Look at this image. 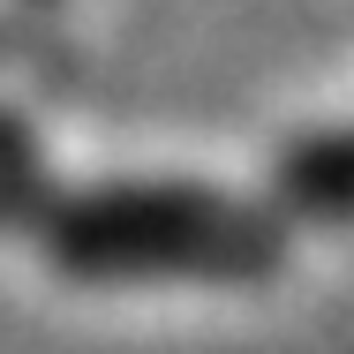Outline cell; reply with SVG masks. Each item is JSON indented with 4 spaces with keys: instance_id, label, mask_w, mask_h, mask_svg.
Instances as JSON below:
<instances>
[{
    "instance_id": "obj_1",
    "label": "cell",
    "mask_w": 354,
    "mask_h": 354,
    "mask_svg": "<svg viewBox=\"0 0 354 354\" xmlns=\"http://www.w3.org/2000/svg\"><path fill=\"white\" fill-rule=\"evenodd\" d=\"M286 234L294 226L272 204L218 196V189H196V181H113V189L53 196L38 212V241L75 279L241 286V279H272L286 264V249H294Z\"/></svg>"
},
{
    "instance_id": "obj_2",
    "label": "cell",
    "mask_w": 354,
    "mask_h": 354,
    "mask_svg": "<svg viewBox=\"0 0 354 354\" xmlns=\"http://www.w3.org/2000/svg\"><path fill=\"white\" fill-rule=\"evenodd\" d=\"M272 212L286 226H354V129H309L272 166Z\"/></svg>"
}]
</instances>
